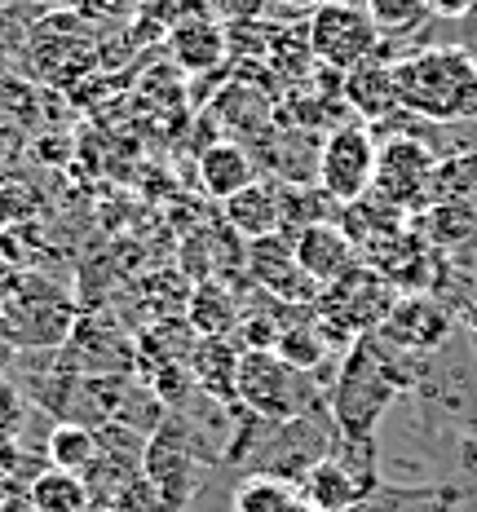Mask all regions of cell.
<instances>
[{"label": "cell", "instance_id": "16", "mask_svg": "<svg viewBox=\"0 0 477 512\" xmlns=\"http://www.w3.org/2000/svg\"><path fill=\"white\" fill-rule=\"evenodd\" d=\"M221 221L239 234L243 243L265 239V234L283 230V199H279V181L257 177L248 190H239L235 199L221 204Z\"/></svg>", "mask_w": 477, "mask_h": 512}, {"label": "cell", "instance_id": "12", "mask_svg": "<svg viewBox=\"0 0 477 512\" xmlns=\"http://www.w3.org/2000/svg\"><path fill=\"white\" fill-rule=\"evenodd\" d=\"M292 248H296V265H301L318 287L341 283L345 274H354L358 265H363V256H358V248L349 243V234L336 226V221H323V226L301 230L292 239Z\"/></svg>", "mask_w": 477, "mask_h": 512}, {"label": "cell", "instance_id": "26", "mask_svg": "<svg viewBox=\"0 0 477 512\" xmlns=\"http://www.w3.org/2000/svg\"><path fill=\"white\" fill-rule=\"evenodd\" d=\"M433 204L477 208V151H451L433 168Z\"/></svg>", "mask_w": 477, "mask_h": 512}, {"label": "cell", "instance_id": "10", "mask_svg": "<svg viewBox=\"0 0 477 512\" xmlns=\"http://www.w3.org/2000/svg\"><path fill=\"white\" fill-rule=\"evenodd\" d=\"M455 332V318L451 309L433 296H398V305L389 309V318L380 323V340L398 354H411V358H433L442 345L451 340Z\"/></svg>", "mask_w": 477, "mask_h": 512}, {"label": "cell", "instance_id": "2", "mask_svg": "<svg viewBox=\"0 0 477 512\" xmlns=\"http://www.w3.org/2000/svg\"><path fill=\"white\" fill-rule=\"evenodd\" d=\"M398 111L424 124H464L477 115V53L464 45L416 49L394 62Z\"/></svg>", "mask_w": 477, "mask_h": 512}, {"label": "cell", "instance_id": "21", "mask_svg": "<svg viewBox=\"0 0 477 512\" xmlns=\"http://www.w3.org/2000/svg\"><path fill=\"white\" fill-rule=\"evenodd\" d=\"M98 455H102L98 429H89V424H80V420H58L45 437V460H49V468H62V473L89 477Z\"/></svg>", "mask_w": 477, "mask_h": 512}, {"label": "cell", "instance_id": "5", "mask_svg": "<svg viewBox=\"0 0 477 512\" xmlns=\"http://www.w3.org/2000/svg\"><path fill=\"white\" fill-rule=\"evenodd\" d=\"M398 287H389L371 265H358L354 274H345L341 283L323 287L314 309V327L332 349H349L354 340L376 336L380 323L389 318V309L398 305Z\"/></svg>", "mask_w": 477, "mask_h": 512}, {"label": "cell", "instance_id": "35", "mask_svg": "<svg viewBox=\"0 0 477 512\" xmlns=\"http://www.w3.org/2000/svg\"><path fill=\"white\" fill-rule=\"evenodd\" d=\"M31 5H45V9H58L62 0H31Z\"/></svg>", "mask_w": 477, "mask_h": 512}, {"label": "cell", "instance_id": "22", "mask_svg": "<svg viewBox=\"0 0 477 512\" xmlns=\"http://www.w3.org/2000/svg\"><path fill=\"white\" fill-rule=\"evenodd\" d=\"M296 490H301V499L314 512H354L358 504H363V490H358V482L332 460V455H323V460H318L310 473L301 477V486H296Z\"/></svg>", "mask_w": 477, "mask_h": 512}, {"label": "cell", "instance_id": "11", "mask_svg": "<svg viewBox=\"0 0 477 512\" xmlns=\"http://www.w3.org/2000/svg\"><path fill=\"white\" fill-rule=\"evenodd\" d=\"M248 283L283 305H314L318 292H323V287L296 265V248L288 234H265V239L248 243Z\"/></svg>", "mask_w": 477, "mask_h": 512}, {"label": "cell", "instance_id": "6", "mask_svg": "<svg viewBox=\"0 0 477 512\" xmlns=\"http://www.w3.org/2000/svg\"><path fill=\"white\" fill-rule=\"evenodd\" d=\"M239 407L265 424H288L323 411L314 376L292 371L274 349H243L239 354Z\"/></svg>", "mask_w": 477, "mask_h": 512}, {"label": "cell", "instance_id": "18", "mask_svg": "<svg viewBox=\"0 0 477 512\" xmlns=\"http://www.w3.org/2000/svg\"><path fill=\"white\" fill-rule=\"evenodd\" d=\"M239 354L235 340H199L190 354V380L217 407H239Z\"/></svg>", "mask_w": 477, "mask_h": 512}, {"label": "cell", "instance_id": "29", "mask_svg": "<svg viewBox=\"0 0 477 512\" xmlns=\"http://www.w3.org/2000/svg\"><path fill=\"white\" fill-rule=\"evenodd\" d=\"M208 14L221 27H239V23H261L270 18V0H208Z\"/></svg>", "mask_w": 477, "mask_h": 512}, {"label": "cell", "instance_id": "31", "mask_svg": "<svg viewBox=\"0 0 477 512\" xmlns=\"http://www.w3.org/2000/svg\"><path fill=\"white\" fill-rule=\"evenodd\" d=\"M18 358H23V345H18L14 327H9L5 309H0V376H9V371H14V362H18Z\"/></svg>", "mask_w": 477, "mask_h": 512}, {"label": "cell", "instance_id": "8", "mask_svg": "<svg viewBox=\"0 0 477 512\" xmlns=\"http://www.w3.org/2000/svg\"><path fill=\"white\" fill-rule=\"evenodd\" d=\"M442 155H433L429 142L420 137H380V155H376V181L371 195H380L385 204L402 208L411 221L433 204V168Z\"/></svg>", "mask_w": 477, "mask_h": 512}, {"label": "cell", "instance_id": "25", "mask_svg": "<svg viewBox=\"0 0 477 512\" xmlns=\"http://www.w3.org/2000/svg\"><path fill=\"white\" fill-rule=\"evenodd\" d=\"M274 354L288 362L292 371H305V376H314V371L323 367L327 354H332V345H327L323 332L314 327V309H305L296 323L283 327L279 340H274Z\"/></svg>", "mask_w": 477, "mask_h": 512}, {"label": "cell", "instance_id": "34", "mask_svg": "<svg viewBox=\"0 0 477 512\" xmlns=\"http://www.w3.org/2000/svg\"><path fill=\"white\" fill-rule=\"evenodd\" d=\"M5 499H14V490H9L5 482H0V504H5Z\"/></svg>", "mask_w": 477, "mask_h": 512}, {"label": "cell", "instance_id": "4", "mask_svg": "<svg viewBox=\"0 0 477 512\" xmlns=\"http://www.w3.org/2000/svg\"><path fill=\"white\" fill-rule=\"evenodd\" d=\"M0 309H5L23 354L27 349H67V340L80 323V309L71 301V292L40 270L0 274Z\"/></svg>", "mask_w": 477, "mask_h": 512}, {"label": "cell", "instance_id": "3", "mask_svg": "<svg viewBox=\"0 0 477 512\" xmlns=\"http://www.w3.org/2000/svg\"><path fill=\"white\" fill-rule=\"evenodd\" d=\"M217 451L204 442V429H195L190 415H173L146 437L142 451V482L159 495L164 512H186L195 490L208 482Z\"/></svg>", "mask_w": 477, "mask_h": 512}, {"label": "cell", "instance_id": "1", "mask_svg": "<svg viewBox=\"0 0 477 512\" xmlns=\"http://www.w3.org/2000/svg\"><path fill=\"white\" fill-rule=\"evenodd\" d=\"M420 362L424 358L389 349L380 336L354 340L341 358V376L332 384V398H327L332 424L354 437H376V424L385 420L394 398L420 380Z\"/></svg>", "mask_w": 477, "mask_h": 512}, {"label": "cell", "instance_id": "19", "mask_svg": "<svg viewBox=\"0 0 477 512\" xmlns=\"http://www.w3.org/2000/svg\"><path fill=\"white\" fill-rule=\"evenodd\" d=\"M345 234H349V243L358 248V256L371 252L376 243H385L389 234H398V230H407L411 226V217L402 208L394 204H385L380 195H363V199H354V204H345L341 208V221H336Z\"/></svg>", "mask_w": 477, "mask_h": 512}, {"label": "cell", "instance_id": "28", "mask_svg": "<svg viewBox=\"0 0 477 512\" xmlns=\"http://www.w3.org/2000/svg\"><path fill=\"white\" fill-rule=\"evenodd\" d=\"M367 14L376 23L380 40H394V36H411L429 18V0H367Z\"/></svg>", "mask_w": 477, "mask_h": 512}, {"label": "cell", "instance_id": "37", "mask_svg": "<svg viewBox=\"0 0 477 512\" xmlns=\"http://www.w3.org/2000/svg\"><path fill=\"white\" fill-rule=\"evenodd\" d=\"M0 274H5V261H0Z\"/></svg>", "mask_w": 477, "mask_h": 512}, {"label": "cell", "instance_id": "23", "mask_svg": "<svg viewBox=\"0 0 477 512\" xmlns=\"http://www.w3.org/2000/svg\"><path fill=\"white\" fill-rule=\"evenodd\" d=\"M23 499L31 504V512H89V504H93L89 482L76 473H62V468H45V473L27 486Z\"/></svg>", "mask_w": 477, "mask_h": 512}, {"label": "cell", "instance_id": "17", "mask_svg": "<svg viewBox=\"0 0 477 512\" xmlns=\"http://www.w3.org/2000/svg\"><path fill=\"white\" fill-rule=\"evenodd\" d=\"M243 318V301L235 296V287L221 279L190 283V301H186V323L199 340H235Z\"/></svg>", "mask_w": 477, "mask_h": 512}, {"label": "cell", "instance_id": "32", "mask_svg": "<svg viewBox=\"0 0 477 512\" xmlns=\"http://www.w3.org/2000/svg\"><path fill=\"white\" fill-rule=\"evenodd\" d=\"M318 5H327V0H270V14H283V18H292V23H305Z\"/></svg>", "mask_w": 477, "mask_h": 512}, {"label": "cell", "instance_id": "24", "mask_svg": "<svg viewBox=\"0 0 477 512\" xmlns=\"http://www.w3.org/2000/svg\"><path fill=\"white\" fill-rule=\"evenodd\" d=\"M424 239L433 243L438 252H451V248H469L477 239V208H455V204H429L411 221Z\"/></svg>", "mask_w": 477, "mask_h": 512}, {"label": "cell", "instance_id": "13", "mask_svg": "<svg viewBox=\"0 0 477 512\" xmlns=\"http://www.w3.org/2000/svg\"><path fill=\"white\" fill-rule=\"evenodd\" d=\"M168 58H173L177 71L186 76H221L230 67V45H226V27L217 18H190V23H177L164 36Z\"/></svg>", "mask_w": 477, "mask_h": 512}, {"label": "cell", "instance_id": "7", "mask_svg": "<svg viewBox=\"0 0 477 512\" xmlns=\"http://www.w3.org/2000/svg\"><path fill=\"white\" fill-rule=\"evenodd\" d=\"M376 155H380V137L371 133V124L354 120V124L332 128V133L323 137V151H318V181L314 186L323 190L336 208L354 204V199L371 195Z\"/></svg>", "mask_w": 477, "mask_h": 512}, {"label": "cell", "instance_id": "36", "mask_svg": "<svg viewBox=\"0 0 477 512\" xmlns=\"http://www.w3.org/2000/svg\"><path fill=\"white\" fill-rule=\"evenodd\" d=\"M473 309H477V292H473Z\"/></svg>", "mask_w": 477, "mask_h": 512}, {"label": "cell", "instance_id": "14", "mask_svg": "<svg viewBox=\"0 0 477 512\" xmlns=\"http://www.w3.org/2000/svg\"><path fill=\"white\" fill-rule=\"evenodd\" d=\"M341 98L349 106V115L363 124H385L389 115L398 111V84H394V62L385 58V53H376V58H367L363 67L345 71V89Z\"/></svg>", "mask_w": 477, "mask_h": 512}, {"label": "cell", "instance_id": "15", "mask_svg": "<svg viewBox=\"0 0 477 512\" xmlns=\"http://www.w3.org/2000/svg\"><path fill=\"white\" fill-rule=\"evenodd\" d=\"M257 177H261V168L243 142L217 137V142L199 146V190H204L208 199H217V204L235 199L239 190H248Z\"/></svg>", "mask_w": 477, "mask_h": 512}, {"label": "cell", "instance_id": "30", "mask_svg": "<svg viewBox=\"0 0 477 512\" xmlns=\"http://www.w3.org/2000/svg\"><path fill=\"white\" fill-rule=\"evenodd\" d=\"M27 398L9 376H0V437H23Z\"/></svg>", "mask_w": 477, "mask_h": 512}, {"label": "cell", "instance_id": "20", "mask_svg": "<svg viewBox=\"0 0 477 512\" xmlns=\"http://www.w3.org/2000/svg\"><path fill=\"white\" fill-rule=\"evenodd\" d=\"M265 71L279 84H288V89L310 84L318 62H314L310 36H305V23H274L270 45H265Z\"/></svg>", "mask_w": 477, "mask_h": 512}, {"label": "cell", "instance_id": "27", "mask_svg": "<svg viewBox=\"0 0 477 512\" xmlns=\"http://www.w3.org/2000/svg\"><path fill=\"white\" fill-rule=\"evenodd\" d=\"M230 512H314L301 490L279 477H243L230 499Z\"/></svg>", "mask_w": 477, "mask_h": 512}, {"label": "cell", "instance_id": "9", "mask_svg": "<svg viewBox=\"0 0 477 512\" xmlns=\"http://www.w3.org/2000/svg\"><path fill=\"white\" fill-rule=\"evenodd\" d=\"M305 36H310L314 62L332 71H354L367 58L380 53V31L371 23L367 5H349V0H327L305 18Z\"/></svg>", "mask_w": 477, "mask_h": 512}, {"label": "cell", "instance_id": "33", "mask_svg": "<svg viewBox=\"0 0 477 512\" xmlns=\"http://www.w3.org/2000/svg\"><path fill=\"white\" fill-rule=\"evenodd\" d=\"M429 14L433 18H473L477 0H429Z\"/></svg>", "mask_w": 477, "mask_h": 512}]
</instances>
